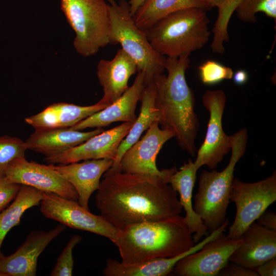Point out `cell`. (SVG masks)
<instances>
[{
	"instance_id": "d590c367",
	"label": "cell",
	"mask_w": 276,
	"mask_h": 276,
	"mask_svg": "<svg viewBox=\"0 0 276 276\" xmlns=\"http://www.w3.org/2000/svg\"><path fill=\"white\" fill-rule=\"evenodd\" d=\"M234 82L237 85L244 84L248 80V76L247 72L243 70H240L233 74V78Z\"/></svg>"
},
{
	"instance_id": "836d02e7",
	"label": "cell",
	"mask_w": 276,
	"mask_h": 276,
	"mask_svg": "<svg viewBox=\"0 0 276 276\" xmlns=\"http://www.w3.org/2000/svg\"><path fill=\"white\" fill-rule=\"evenodd\" d=\"M257 223L273 231H276V213L271 211H265L256 220Z\"/></svg>"
},
{
	"instance_id": "7a4b0ae2",
	"label": "cell",
	"mask_w": 276,
	"mask_h": 276,
	"mask_svg": "<svg viewBox=\"0 0 276 276\" xmlns=\"http://www.w3.org/2000/svg\"><path fill=\"white\" fill-rule=\"evenodd\" d=\"M189 56L166 57L167 75H157L153 81L155 106L161 115L159 124L162 128L173 130L181 149L194 157L199 123L194 110V93L185 76L190 64Z\"/></svg>"
},
{
	"instance_id": "5b68a950",
	"label": "cell",
	"mask_w": 276,
	"mask_h": 276,
	"mask_svg": "<svg viewBox=\"0 0 276 276\" xmlns=\"http://www.w3.org/2000/svg\"><path fill=\"white\" fill-rule=\"evenodd\" d=\"M231 155L227 166L221 171L203 170L199 176L198 191L193 209L200 217L209 233L228 220L227 210L235 167L244 154L248 135L242 129L232 135Z\"/></svg>"
},
{
	"instance_id": "7402d4cb",
	"label": "cell",
	"mask_w": 276,
	"mask_h": 276,
	"mask_svg": "<svg viewBox=\"0 0 276 276\" xmlns=\"http://www.w3.org/2000/svg\"><path fill=\"white\" fill-rule=\"evenodd\" d=\"M198 169L194 162L189 159L187 163L171 175L168 183L179 194V202L186 212V223L193 235L194 243L200 241L203 237L209 235L200 217L195 213L192 205L193 190L196 179Z\"/></svg>"
},
{
	"instance_id": "e575fe53",
	"label": "cell",
	"mask_w": 276,
	"mask_h": 276,
	"mask_svg": "<svg viewBox=\"0 0 276 276\" xmlns=\"http://www.w3.org/2000/svg\"><path fill=\"white\" fill-rule=\"evenodd\" d=\"M254 269L259 276H275L276 257L265 262Z\"/></svg>"
},
{
	"instance_id": "30bf717a",
	"label": "cell",
	"mask_w": 276,
	"mask_h": 276,
	"mask_svg": "<svg viewBox=\"0 0 276 276\" xmlns=\"http://www.w3.org/2000/svg\"><path fill=\"white\" fill-rule=\"evenodd\" d=\"M40 211L46 218L71 228L89 232L109 239L112 242L118 230L101 215L91 213L77 200L51 193H44Z\"/></svg>"
},
{
	"instance_id": "8fae6325",
	"label": "cell",
	"mask_w": 276,
	"mask_h": 276,
	"mask_svg": "<svg viewBox=\"0 0 276 276\" xmlns=\"http://www.w3.org/2000/svg\"><path fill=\"white\" fill-rule=\"evenodd\" d=\"M202 102L210 117L204 140L194 163L197 169L205 165L213 170L231 150L232 136L223 131L222 124L226 96L221 89L208 90L202 96Z\"/></svg>"
},
{
	"instance_id": "cb8c5ba5",
	"label": "cell",
	"mask_w": 276,
	"mask_h": 276,
	"mask_svg": "<svg viewBox=\"0 0 276 276\" xmlns=\"http://www.w3.org/2000/svg\"><path fill=\"white\" fill-rule=\"evenodd\" d=\"M156 88L153 79L145 83L141 95L140 113L127 134L122 141L112 166L106 172L111 173L120 171L119 164L125 151L140 138L144 131L155 122L159 124L161 115L155 106Z\"/></svg>"
},
{
	"instance_id": "1f68e13d",
	"label": "cell",
	"mask_w": 276,
	"mask_h": 276,
	"mask_svg": "<svg viewBox=\"0 0 276 276\" xmlns=\"http://www.w3.org/2000/svg\"><path fill=\"white\" fill-rule=\"evenodd\" d=\"M20 186L9 181L4 176L0 177V212L15 198Z\"/></svg>"
},
{
	"instance_id": "8992f818",
	"label": "cell",
	"mask_w": 276,
	"mask_h": 276,
	"mask_svg": "<svg viewBox=\"0 0 276 276\" xmlns=\"http://www.w3.org/2000/svg\"><path fill=\"white\" fill-rule=\"evenodd\" d=\"M110 20V44H120L136 62L137 72L145 73V83L165 70L166 57L157 52L149 42L145 31L136 25L126 0H105Z\"/></svg>"
},
{
	"instance_id": "277c9868",
	"label": "cell",
	"mask_w": 276,
	"mask_h": 276,
	"mask_svg": "<svg viewBox=\"0 0 276 276\" xmlns=\"http://www.w3.org/2000/svg\"><path fill=\"white\" fill-rule=\"evenodd\" d=\"M206 10L181 9L160 19L145 31L152 48L167 57L189 56L203 47L211 35Z\"/></svg>"
},
{
	"instance_id": "d6986e66",
	"label": "cell",
	"mask_w": 276,
	"mask_h": 276,
	"mask_svg": "<svg viewBox=\"0 0 276 276\" xmlns=\"http://www.w3.org/2000/svg\"><path fill=\"white\" fill-rule=\"evenodd\" d=\"M242 237L243 244L231 255L229 262L254 269L276 257V231L255 221L246 229Z\"/></svg>"
},
{
	"instance_id": "d6a6232c",
	"label": "cell",
	"mask_w": 276,
	"mask_h": 276,
	"mask_svg": "<svg viewBox=\"0 0 276 276\" xmlns=\"http://www.w3.org/2000/svg\"><path fill=\"white\" fill-rule=\"evenodd\" d=\"M220 276H259L255 269L238 263L229 262L219 272Z\"/></svg>"
},
{
	"instance_id": "9a60e30c",
	"label": "cell",
	"mask_w": 276,
	"mask_h": 276,
	"mask_svg": "<svg viewBox=\"0 0 276 276\" xmlns=\"http://www.w3.org/2000/svg\"><path fill=\"white\" fill-rule=\"evenodd\" d=\"M65 228L60 224L48 231H33L12 254L0 258V273L4 276H35L40 255Z\"/></svg>"
},
{
	"instance_id": "44dd1931",
	"label": "cell",
	"mask_w": 276,
	"mask_h": 276,
	"mask_svg": "<svg viewBox=\"0 0 276 276\" xmlns=\"http://www.w3.org/2000/svg\"><path fill=\"white\" fill-rule=\"evenodd\" d=\"M106 106L99 102L89 106L56 103L36 114L26 118L25 122L35 129L69 128Z\"/></svg>"
},
{
	"instance_id": "484cf974",
	"label": "cell",
	"mask_w": 276,
	"mask_h": 276,
	"mask_svg": "<svg viewBox=\"0 0 276 276\" xmlns=\"http://www.w3.org/2000/svg\"><path fill=\"white\" fill-rule=\"evenodd\" d=\"M44 192L34 188L21 185L13 202L0 213V258L3 241L8 233L19 224L24 213L29 209L40 204Z\"/></svg>"
},
{
	"instance_id": "6da1fadb",
	"label": "cell",
	"mask_w": 276,
	"mask_h": 276,
	"mask_svg": "<svg viewBox=\"0 0 276 276\" xmlns=\"http://www.w3.org/2000/svg\"><path fill=\"white\" fill-rule=\"evenodd\" d=\"M103 177L95 194L96 206L118 231L182 212L177 193L161 177L121 171L104 173Z\"/></svg>"
},
{
	"instance_id": "e0dca14e",
	"label": "cell",
	"mask_w": 276,
	"mask_h": 276,
	"mask_svg": "<svg viewBox=\"0 0 276 276\" xmlns=\"http://www.w3.org/2000/svg\"><path fill=\"white\" fill-rule=\"evenodd\" d=\"M113 162L110 159H92L49 166L73 186L77 193L79 203L89 210V198L99 188L101 176L111 168Z\"/></svg>"
},
{
	"instance_id": "f1b7e54d",
	"label": "cell",
	"mask_w": 276,
	"mask_h": 276,
	"mask_svg": "<svg viewBox=\"0 0 276 276\" xmlns=\"http://www.w3.org/2000/svg\"><path fill=\"white\" fill-rule=\"evenodd\" d=\"M25 142L17 137L0 136V177L4 176L8 166L14 159L25 157Z\"/></svg>"
},
{
	"instance_id": "4dcf8cb0",
	"label": "cell",
	"mask_w": 276,
	"mask_h": 276,
	"mask_svg": "<svg viewBox=\"0 0 276 276\" xmlns=\"http://www.w3.org/2000/svg\"><path fill=\"white\" fill-rule=\"evenodd\" d=\"M81 240V236L78 235H75L71 238L59 256L51 272V276L72 275L74 263L73 250Z\"/></svg>"
},
{
	"instance_id": "83f0119b",
	"label": "cell",
	"mask_w": 276,
	"mask_h": 276,
	"mask_svg": "<svg viewBox=\"0 0 276 276\" xmlns=\"http://www.w3.org/2000/svg\"><path fill=\"white\" fill-rule=\"evenodd\" d=\"M235 11L238 18L245 22L255 23L258 12L264 13L275 21L276 0H243Z\"/></svg>"
},
{
	"instance_id": "4fadbf2b",
	"label": "cell",
	"mask_w": 276,
	"mask_h": 276,
	"mask_svg": "<svg viewBox=\"0 0 276 276\" xmlns=\"http://www.w3.org/2000/svg\"><path fill=\"white\" fill-rule=\"evenodd\" d=\"M4 176L11 182L78 201V194L73 186L49 165L29 162L25 156L13 160L6 169Z\"/></svg>"
},
{
	"instance_id": "f546056e",
	"label": "cell",
	"mask_w": 276,
	"mask_h": 276,
	"mask_svg": "<svg viewBox=\"0 0 276 276\" xmlns=\"http://www.w3.org/2000/svg\"><path fill=\"white\" fill-rule=\"evenodd\" d=\"M201 81L205 85H213L224 80L231 79L233 76L232 68L214 60H209L198 67Z\"/></svg>"
},
{
	"instance_id": "8d00e7d4",
	"label": "cell",
	"mask_w": 276,
	"mask_h": 276,
	"mask_svg": "<svg viewBox=\"0 0 276 276\" xmlns=\"http://www.w3.org/2000/svg\"><path fill=\"white\" fill-rule=\"evenodd\" d=\"M145 0H130L128 2L129 10L131 15L133 16L137 10L143 4Z\"/></svg>"
},
{
	"instance_id": "ac0fdd59",
	"label": "cell",
	"mask_w": 276,
	"mask_h": 276,
	"mask_svg": "<svg viewBox=\"0 0 276 276\" xmlns=\"http://www.w3.org/2000/svg\"><path fill=\"white\" fill-rule=\"evenodd\" d=\"M137 72L136 62L122 49L118 50L112 60H100L97 75L103 96L98 102L107 106L118 99L129 87L131 76Z\"/></svg>"
},
{
	"instance_id": "52a82bcc",
	"label": "cell",
	"mask_w": 276,
	"mask_h": 276,
	"mask_svg": "<svg viewBox=\"0 0 276 276\" xmlns=\"http://www.w3.org/2000/svg\"><path fill=\"white\" fill-rule=\"evenodd\" d=\"M62 9L76 33L74 46L84 57L110 44L108 7L105 0H61Z\"/></svg>"
},
{
	"instance_id": "2e32d148",
	"label": "cell",
	"mask_w": 276,
	"mask_h": 276,
	"mask_svg": "<svg viewBox=\"0 0 276 276\" xmlns=\"http://www.w3.org/2000/svg\"><path fill=\"white\" fill-rule=\"evenodd\" d=\"M137 73L133 84L118 99L70 128L82 130L102 128L117 122L133 123L137 118L135 112L136 105L145 85L144 72Z\"/></svg>"
},
{
	"instance_id": "74e56055",
	"label": "cell",
	"mask_w": 276,
	"mask_h": 276,
	"mask_svg": "<svg viewBox=\"0 0 276 276\" xmlns=\"http://www.w3.org/2000/svg\"><path fill=\"white\" fill-rule=\"evenodd\" d=\"M211 8H218L225 0H203Z\"/></svg>"
},
{
	"instance_id": "4316f807",
	"label": "cell",
	"mask_w": 276,
	"mask_h": 276,
	"mask_svg": "<svg viewBox=\"0 0 276 276\" xmlns=\"http://www.w3.org/2000/svg\"><path fill=\"white\" fill-rule=\"evenodd\" d=\"M242 1L225 0L217 8L218 15L212 30L213 39L211 47L213 52L222 54L224 52L223 43L229 40L227 28L229 20Z\"/></svg>"
},
{
	"instance_id": "7c38bea8",
	"label": "cell",
	"mask_w": 276,
	"mask_h": 276,
	"mask_svg": "<svg viewBox=\"0 0 276 276\" xmlns=\"http://www.w3.org/2000/svg\"><path fill=\"white\" fill-rule=\"evenodd\" d=\"M243 243L242 237L233 239L223 233L199 250L180 259L172 272L179 276H216Z\"/></svg>"
},
{
	"instance_id": "5bb4252c",
	"label": "cell",
	"mask_w": 276,
	"mask_h": 276,
	"mask_svg": "<svg viewBox=\"0 0 276 276\" xmlns=\"http://www.w3.org/2000/svg\"><path fill=\"white\" fill-rule=\"evenodd\" d=\"M133 123L122 124L95 135L82 143L60 153L45 157L52 164H67L88 159L114 160L118 149Z\"/></svg>"
},
{
	"instance_id": "f35d334b",
	"label": "cell",
	"mask_w": 276,
	"mask_h": 276,
	"mask_svg": "<svg viewBox=\"0 0 276 276\" xmlns=\"http://www.w3.org/2000/svg\"><path fill=\"white\" fill-rule=\"evenodd\" d=\"M0 276H4V275L0 273Z\"/></svg>"
},
{
	"instance_id": "3957f363",
	"label": "cell",
	"mask_w": 276,
	"mask_h": 276,
	"mask_svg": "<svg viewBox=\"0 0 276 276\" xmlns=\"http://www.w3.org/2000/svg\"><path fill=\"white\" fill-rule=\"evenodd\" d=\"M112 243L125 265L172 257L194 245L193 235L180 215L128 226L118 231Z\"/></svg>"
},
{
	"instance_id": "ffe728a7",
	"label": "cell",
	"mask_w": 276,
	"mask_h": 276,
	"mask_svg": "<svg viewBox=\"0 0 276 276\" xmlns=\"http://www.w3.org/2000/svg\"><path fill=\"white\" fill-rule=\"evenodd\" d=\"M102 128L87 132L71 128L35 129L25 142L27 150L51 156L76 146L103 132Z\"/></svg>"
},
{
	"instance_id": "603a6c76",
	"label": "cell",
	"mask_w": 276,
	"mask_h": 276,
	"mask_svg": "<svg viewBox=\"0 0 276 276\" xmlns=\"http://www.w3.org/2000/svg\"><path fill=\"white\" fill-rule=\"evenodd\" d=\"M209 241L205 238L188 251L170 258H156L125 265L116 260H107L102 274L105 276H165L170 274L176 264L183 257L199 250Z\"/></svg>"
},
{
	"instance_id": "ba28073f",
	"label": "cell",
	"mask_w": 276,
	"mask_h": 276,
	"mask_svg": "<svg viewBox=\"0 0 276 276\" xmlns=\"http://www.w3.org/2000/svg\"><path fill=\"white\" fill-rule=\"evenodd\" d=\"M230 202L236 208L235 219L228 227L227 235L239 239L246 229L276 200V172L255 182H245L234 178Z\"/></svg>"
},
{
	"instance_id": "d4e9b609",
	"label": "cell",
	"mask_w": 276,
	"mask_h": 276,
	"mask_svg": "<svg viewBox=\"0 0 276 276\" xmlns=\"http://www.w3.org/2000/svg\"><path fill=\"white\" fill-rule=\"evenodd\" d=\"M193 7L211 9L203 0H145L133 18L136 26L145 31L172 13Z\"/></svg>"
},
{
	"instance_id": "9c48e42d",
	"label": "cell",
	"mask_w": 276,
	"mask_h": 276,
	"mask_svg": "<svg viewBox=\"0 0 276 276\" xmlns=\"http://www.w3.org/2000/svg\"><path fill=\"white\" fill-rule=\"evenodd\" d=\"M159 125L158 122L151 124L143 136L125 151L119 164L121 172L157 176L168 182L176 167L159 170L156 159L165 143L175 137V133L170 129L159 128Z\"/></svg>"
}]
</instances>
